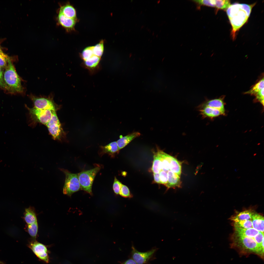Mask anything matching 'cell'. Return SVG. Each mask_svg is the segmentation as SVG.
<instances>
[{"label":"cell","instance_id":"277c9868","mask_svg":"<svg viewBox=\"0 0 264 264\" xmlns=\"http://www.w3.org/2000/svg\"><path fill=\"white\" fill-rule=\"evenodd\" d=\"M65 175L64 185L63 188L64 194L71 197L74 193L81 189L78 173H72L66 169L60 168Z\"/></svg>","mask_w":264,"mask_h":264},{"label":"cell","instance_id":"7a4b0ae2","mask_svg":"<svg viewBox=\"0 0 264 264\" xmlns=\"http://www.w3.org/2000/svg\"><path fill=\"white\" fill-rule=\"evenodd\" d=\"M231 247L240 255L248 256L254 254L264 259V249L259 246L254 238L235 234L232 238Z\"/></svg>","mask_w":264,"mask_h":264},{"label":"cell","instance_id":"1f68e13d","mask_svg":"<svg viewBox=\"0 0 264 264\" xmlns=\"http://www.w3.org/2000/svg\"><path fill=\"white\" fill-rule=\"evenodd\" d=\"M119 194L121 196L125 198H130L133 196L128 188L126 186L123 184L120 189Z\"/></svg>","mask_w":264,"mask_h":264},{"label":"cell","instance_id":"d6986e66","mask_svg":"<svg viewBox=\"0 0 264 264\" xmlns=\"http://www.w3.org/2000/svg\"><path fill=\"white\" fill-rule=\"evenodd\" d=\"M160 155L162 165V170L167 172L170 170V166L171 160L173 156L165 153L158 149Z\"/></svg>","mask_w":264,"mask_h":264},{"label":"cell","instance_id":"52a82bcc","mask_svg":"<svg viewBox=\"0 0 264 264\" xmlns=\"http://www.w3.org/2000/svg\"><path fill=\"white\" fill-rule=\"evenodd\" d=\"M30 118L34 123H39L46 125L51 119L53 110L38 109L34 107L30 108L26 105Z\"/></svg>","mask_w":264,"mask_h":264},{"label":"cell","instance_id":"4316f807","mask_svg":"<svg viewBox=\"0 0 264 264\" xmlns=\"http://www.w3.org/2000/svg\"><path fill=\"white\" fill-rule=\"evenodd\" d=\"M27 228L29 235L33 239L36 240L38 229L37 222L31 224H27Z\"/></svg>","mask_w":264,"mask_h":264},{"label":"cell","instance_id":"8d00e7d4","mask_svg":"<svg viewBox=\"0 0 264 264\" xmlns=\"http://www.w3.org/2000/svg\"><path fill=\"white\" fill-rule=\"evenodd\" d=\"M0 86L5 88V86L4 80L3 75L1 67H0Z\"/></svg>","mask_w":264,"mask_h":264},{"label":"cell","instance_id":"8992f818","mask_svg":"<svg viewBox=\"0 0 264 264\" xmlns=\"http://www.w3.org/2000/svg\"><path fill=\"white\" fill-rule=\"evenodd\" d=\"M29 97L34 107L38 109L57 111L60 108V106L54 102L53 96H37L31 94Z\"/></svg>","mask_w":264,"mask_h":264},{"label":"cell","instance_id":"9a60e30c","mask_svg":"<svg viewBox=\"0 0 264 264\" xmlns=\"http://www.w3.org/2000/svg\"><path fill=\"white\" fill-rule=\"evenodd\" d=\"M141 134L135 132L125 136L121 137L116 142L119 150L124 148L135 138L139 136Z\"/></svg>","mask_w":264,"mask_h":264},{"label":"cell","instance_id":"836d02e7","mask_svg":"<svg viewBox=\"0 0 264 264\" xmlns=\"http://www.w3.org/2000/svg\"><path fill=\"white\" fill-rule=\"evenodd\" d=\"M122 184L118 180L116 177H115L113 186V188L114 193L116 194H119V192Z\"/></svg>","mask_w":264,"mask_h":264},{"label":"cell","instance_id":"ba28073f","mask_svg":"<svg viewBox=\"0 0 264 264\" xmlns=\"http://www.w3.org/2000/svg\"><path fill=\"white\" fill-rule=\"evenodd\" d=\"M56 112L53 111L52 118L46 126L53 139L61 140L62 138L65 137L66 133L62 128Z\"/></svg>","mask_w":264,"mask_h":264},{"label":"cell","instance_id":"d4e9b609","mask_svg":"<svg viewBox=\"0 0 264 264\" xmlns=\"http://www.w3.org/2000/svg\"><path fill=\"white\" fill-rule=\"evenodd\" d=\"M182 163L173 157L170 163V170L180 176L181 173Z\"/></svg>","mask_w":264,"mask_h":264},{"label":"cell","instance_id":"ab89813d","mask_svg":"<svg viewBox=\"0 0 264 264\" xmlns=\"http://www.w3.org/2000/svg\"><path fill=\"white\" fill-rule=\"evenodd\" d=\"M0 264H6L4 262L0 260Z\"/></svg>","mask_w":264,"mask_h":264},{"label":"cell","instance_id":"9c48e42d","mask_svg":"<svg viewBox=\"0 0 264 264\" xmlns=\"http://www.w3.org/2000/svg\"><path fill=\"white\" fill-rule=\"evenodd\" d=\"M28 246L39 260L46 263H49V251L47 246L33 239L29 243Z\"/></svg>","mask_w":264,"mask_h":264},{"label":"cell","instance_id":"8fae6325","mask_svg":"<svg viewBox=\"0 0 264 264\" xmlns=\"http://www.w3.org/2000/svg\"><path fill=\"white\" fill-rule=\"evenodd\" d=\"M57 20L58 24L67 31H70L74 29L76 20L67 17L59 12L57 17Z\"/></svg>","mask_w":264,"mask_h":264},{"label":"cell","instance_id":"f35d334b","mask_svg":"<svg viewBox=\"0 0 264 264\" xmlns=\"http://www.w3.org/2000/svg\"><path fill=\"white\" fill-rule=\"evenodd\" d=\"M121 264H137L132 258L129 259L121 263Z\"/></svg>","mask_w":264,"mask_h":264},{"label":"cell","instance_id":"f546056e","mask_svg":"<svg viewBox=\"0 0 264 264\" xmlns=\"http://www.w3.org/2000/svg\"><path fill=\"white\" fill-rule=\"evenodd\" d=\"M234 227L248 229L252 227V223L251 220H243L234 222Z\"/></svg>","mask_w":264,"mask_h":264},{"label":"cell","instance_id":"83f0119b","mask_svg":"<svg viewBox=\"0 0 264 264\" xmlns=\"http://www.w3.org/2000/svg\"><path fill=\"white\" fill-rule=\"evenodd\" d=\"M100 57L93 55L91 58L85 61L86 65L89 68L95 67L99 63L100 60Z\"/></svg>","mask_w":264,"mask_h":264},{"label":"cell","instance_id":"484cf974","mask_svg":"<svg viewBox=\"0 0 264 264\" xmlns=\"http://www.w3.org/2000/svg\"><path fill=\"white\" fill-rule=\"evenodd\" d=\"M264 88V77L256 83L246 94L255 95L256 93Z\"/></svg>","mask_w":264,"mask_h":264},{"label":"cell","instance_id":"60d3db41","mask_svg":"<svg viewBox=\"0 0 264 264\" xmlns=\"http://www.w3.org/2000/svg\"></svg>","mask_w":264,"mask_h":264},{"label":"cell","instance_id":"f1b7e54d","mask_svg":"<svg viewBox=\"0 0 264 264\" xmlns=\"http://www.w3.org/2000/svg\"><path fill=\"white\" fill-rule=\"evenodd\" d=\"M93 52L94 55L100 57L104 51V41L101 40L99 43L93 46Z\"/></svg>","mask_w":264,"mask_h":264},{"label":"cell","instance_id":"5bb4252c","mask_svg":"<svg viewBox=\"0 0 264 264\" xmlns=\"http://www.w3.org/2000/svg\"><path fill=\"white\" fill-rule=\"evenodd\" d=\"M168 179L167 183L165 185L167 189L176 187H180L181 186V182L180 176L170 170L167 172Z\"/></svg>","mask_w":264,"mask_h":264},{"label":"cell","instance_id":"4fadbf2b","mask_svg":"<svg viewBox=\"0 0 264 264\" xmlns=\"http://www.w3.org/2000/svg\"><path fill=\"white\" fill-rule=\"evenodd\" d=\"M100 147L99 153L101 156L106 154L113 156L119 151L117 142L115 141L112 142L105 146H101Z\"/></svg>","mask_w":264,"mask_h":264},{"label":"cell","instance_id":"74e56055","mask_svg":"<svg viewBox=\"0 0 264 264\" xmlns=\"http://www.w3.org/2000/svg\"><path fill=\"white\" fill-rule=\"evenodd\" d=\"M154 181L155 182L158 184H161L159 173H153Z\"/></svg>","mask_w":264,"mask_h":264},{"label":"cell","instance_id":"ffe728a7","mask_svg":"<svg viewBox=\"0 0 264 264\" xmlns=\"http://www.w3.org/2000/svg\"><path fill=\"white\" fill-rule=\"evenodd\" d=\"M230 5V0H209V7H215L217 9V11L219 10H226Z\"/></svg>","mask_w":264,"mask_h":264},{"label":"cell","instance_id":"603a6c76","mask_svg":"<svg viewBox=\"0 0 264 264\" xmlns=\"http://www.w3.org/2000/svg\"><path fill=\"white\" fill-rule=\"evenodd\" d=\"M152 169L154 173H159L162 170L161 157L158 150L154 156V160Z\"/></svg>","mask_w":264,"mask_h":264},{"label":"cell","instance_id":"30bf717a","mask_svg":"<svg viewBox=\"0 0 264 264\" xmlns=\"http://www.w3.org/2000/svg\"><path fill=\"white\" fill-rule=\"evenodd\" d=\"M131 256L133 259L137 264H145L152 258L157 250L156 248L144 252L138 251L133 245L132 247Z\"/></svg>","mask_w":264,"mask_h":264},{"label":"cell","instance_id":"d6a6232c","mask_svg":"<svg viewBox=\"0 0 264 264\" xmlns=\"http://www.w3.org/2000/svg\"><path fill=\"white\" fill-rule=\"evenodd\" d=\"M9 57L0 50V67H5L6 66Z\"/></svg>","mask_w":264,"mask_h":264},{"label":"cell","instance_id":"cb8c5ba5","mask_svg":"<svg viewBox=\"0 0 264 264\" xmlns=\"http://www.w3.org/2000/svg\"><path fill=\"white\" fill-rule=\"evenodd\" d=\"M254 213L249 210L241 212L233 217L232 219L234 222L243 220H251Z\"/></svg>","mask_w":264,"mask_h":264},{"label":"cell","instance_id":"e0dca14e","mask_svg":"<svg viewBox=\"0 0 264 264\" xmlns=\"http://www.w3.org/2000/svg\"><path fill=\"white\" fill-rule=\"evenodd\" d=\"M58 12L67 17L77 20L76 10L72 6L68 3L61 5Z\"/></svg>","mask_w":264,"mask_h":264},{"label":"cell","instance_id":"7402d4cb","mask_svg":"<svg viewBox=\"0 0 264 264\" xmlns=\"http://www.w3.org/2000/svg\"><path fill=\"white\" fill-rule=\"evenodd\" d=\"M202 105L217 108L225 111L224 102L221 98L208 101Z\"/></svg>","mask_w":264,"mask_h":264},{"label":"cell","instance_id":"44dd1931","mask_svg":"<svg viewBox=\"0 0 264 264\" xmlns=\"http://www.w3.org/2000/svg\"><path fill=\"white\" fill-rule=\"evenodd\" d=\"M24 219L27 224H31L37 222L36 213L33 208L30 207L25 209Z\"/></svg>","mask_w":264,"mask_h":264},{"label":"cell","instance_id":"e575fe53","mask_svg":"<svg viewBox=\"0 0 264 264\" xmlns=\"http://www.w3.org/2000/svg\"><path fill=\"white\" fill-rule=\"evenodd\" d=\"M159 174L161 184L165 185L167 183L168 181V176L167 172L162 170L159 173Z\"/></svg>","mask_w":264,"mask_h":264},{"label":"cell","instance_id":"7c38bea8","mask_svg":"<svg viewBox=\"0 0 264 264\" xmlns=\"http://www.w3.org/2000/svg\"><path fill=\"white\" fill-rule=\"evenodd\" d=\"M201 106L200 112L204 118H212L225 113V112L217 108L202 105Z\"/></svg>","mask_w":264,"mask_h":264},{"label":"cell","instance_id":"4dcf8cb0","mask_svg":"<svg viewBox=\"0 0 264 264\" xmlns=\"http://www.w3.org/2000/svg\"><path fill=\"white\" fill-rule=\"evenodd\" d=\"M93 46L87 47L83 51L82 57L84 61L88 60L94 55L93 50Z\"/></svg>","mask_w":264,"mask_h":264},{"label":"cell","instance_id":"ac0fdd59","mask_svg":"<svg viewBox=\"0 0 264 264\" xmlns=\"http://www.w3.org/2000/svg\"><path fill=\"white\" fill-rule=\"evenodd\" d=\"M234 228L235 234L250 238H254L259 232L253 228L248 229L237 227Z\"/></svg>","mask_w":264,"mask_h":264},{"label":"cell","instance_id":"5b68a950","mask_svg":"<svg viewBox=\"0 0 264 264\" xmlns=\"http://www.w3.org/2000/svg\"><path fill=\"white\" fill-rule=\"evenodd\" d=\"M101 169L99 165L87 170L83 171L78 173V178L81 189L91 195L92 193V188L95 178Z\"/></svg>","mask_w":264,"mask_h":264},{"label":"cell","instance_id":"d590c367","mask_svg":"<svg viewBox=\"0 0 264 264\" xmlns=\"http://www.w3.org/2000/svg\"><path fill=\"white\" fill-rule=\"evenodd\" d=\"M256 100L259 102L263 106L264 105V88L254 95Z\"/></svg>","mask_w":264,"mask_h":264},{"label":"cell","instance_id":"2e32d148","mask_svg":"<svg viewBox=\"0 0 264 264\" xmlns=\"http://www.w3.org/2000/svg\"><path fill=\"white\" fill-rule=\"evenodd\" d=\"M252 227L259 231L264 233V218L262 215L254 213L251 219Z\"/></svg>","mask_w":264,"mask_h":264},{"label":"cell","instance_id":"6da1fadb","mask_svg":"<svg viewBox=\"0 0 264 264\" xmlns=\"http://www.w3.org/2000/svg\"><path fill=\"white\" fill-rule=\"evenodd\" d=\"M255 4L236 3L231 4L226 10L232 27L231 35L233 40L235 39L237 32L248 21Z\"/></svg>","mask_w":264,"mask_h":264},{"label":"cell","instance_id":"3957f363","mask_svg":"<svg viewBox=\"0 0 264 264\" xmlns=\"http://www.w3.org/2000/svg\"><path fill=\"white\" fill-rule=\"evenodd\" d=\"M3 77L5 88L11 93H22L23 89L21 79L10 58L6 66Z\"/></svg>","mask_w":264,"mask_h":264}]
</instances>
